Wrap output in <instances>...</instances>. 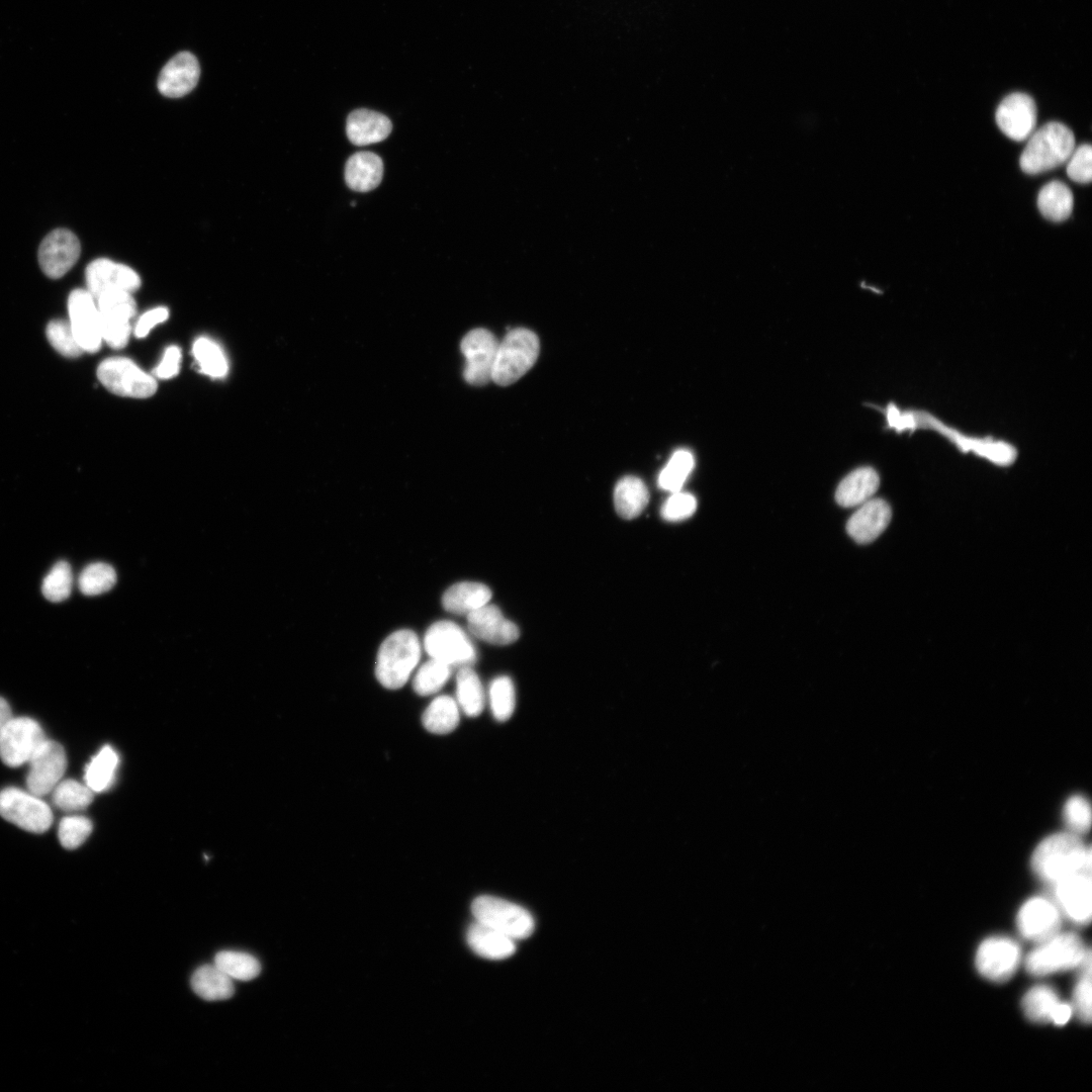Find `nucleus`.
Here are the masks:
<instances>
[{"instance_id": "36", "label": "nucleus", "mask_w": 1092, "mask_h": 1092, "mask_svg": "<svg viewBox=\"0 0 1092 1092\" xmlns=\"http://www.w3.org/2000/svg\"><path fill=\"white\" fill-rule=\"evenodd\" d=\"M213 964L232 980L250 981L261 971L259 961L250 953L222 950L215 954Z\"/></svg>"}, {"instance_id": "25", "label": "nucleus", "mask_w": 1092, "mask_h": 1092, "mask_svg": "<svg viewBox=\"0 0 1092 1092\" xmlns=\"http://www.w3.org/2000/svg\"><path fill=\"white\" fill-rule=\"evenodd\" d=\"M880 485V477L872 467H859L847 474L838 484L835 499L844 508H852L873 498Z\"/></svg>"}, {"instance_id": "19", "label": "nucleus", "mask_w": 1092, "mask_h": 1092, "mask_svg": "<svg viewBox=\"0 0 1092 1092\" xmlns=\"http://www.w3.org/2000/svg\"><path fill=\"white\" fill-rule=\"evenodd\" d=\"M996 122L1009 139L1020 142L1029 138L1036 124V105L1027 94L1007 95L998 105Z\"/></svg>"}, {"instance_id": "49", "label": "nucleus", "mask_w": 1092, "mask_h": 1092, "mask_svg": "<svg viewBox=\"0 0 1092 1092\" xmlns=\"http://www.w3.org/2000/svg\"><path fill=\"white\" fill-rule=\"evenodd\" d=\"M1067 174L1071 180L1086 184L1092 178V148L1089 144L1075 148L1068 159Z\"/></svg>"}, {"instance_id": "30", "label": "nucleus", "mask_w": 1092, "mask_h": 1092, "mask_svg": "<svg viewBox=\"0 0 1092 1092\" xmlns=\"http://www.w3.org/2000/svg\"><path fill=\"white\" fill-rule=\"evenodd\" d=\"M193 991L207 1001L225 1000L234 995V980L214 964L199 967L191 977Z\"/></svg>"}, {"instance_id": "51", "label": "nucleus", "mask_w": 1092, "mask_h": 1092, "mask_svg": "<svg viewBox=\"0 0 1092 1092\" xmlns=\"http://www.w3.org/2000/svg\"><path fill=\"white\" fill-rule=\"evenodd\" d=\"M181 357L182 355L179 347H168L162 361L155 369V374L161 379H169L176 376L179 372Z\"/></svg>"}, {"instance_id": "11", "label": "nucleus", "mask_w": 1092, "mask_h": 1092, "mask_svg": "<svg viewBox=\"0 0 1092 1092\" xmlns=\"http://www.w3.org/2000/svg\"><path fill=\"white\" fill-rule=\"evenodd\" d=\"M41 726L28 717H12L0 733V758L10 767L27 763L46 740Z\"/></svg>"}, {"instance_id": "31", "label": "nucleus", "mask_w": 1092, "mask_h": 1092, "mask_svg": "<svg viewBox=\"0 0 1092 1092\" xmlns=\"http://www.w3.org/2000/svg\"><path fill=\"white\" fill-rule=\"evenodd\" d=\"M649 492L645 483L636 476L621 478L614 490V504L617 513L624 519H634L645 509Z\"/></svg>"}, {"instance_id": "22", "label": "nucleus", "mask_w": 1092, "mask_h": 1092, "mask_svg": "<svg viewBox=\"0 0 1092 1092\" xmlns=\"http://www.w3.org/2000/svg\"><path fill=\"white\" fill-rule=\"evenodd\" d=\"M467 623L474 637L490 644L508 645L520 635L519 628L494 605L486 604L468 614Z\"/></svg>"}, {"instance_id": "10", "label": "nucleus", "mask_w": 1092, "mask_h": 1092, "mask_svg": "<svg viewBox=\"0 0 1092 1092\" xmlns=\"http://www.w3.org/2000/svg\"><path fill=\"white\" fill-rule=\"evenodd\" d=\"M0 815L33 833L47 831L53 823V812L40 797L13 787L0 791Z\"/></svg>"}, {"instance_id": "40", "label": "nucleus", "mask_w": 1092, "mask_h": 1092, "mask_svg": "<svg viewBox=\"0 0 1092 1092\" xmlns=\"http://www.w3.org/2000/svg\"><path fill=\"white\" fill-rule=\"evenodd\" d=\"M53 803L64 811H77L88 807L94 792L86 785L75 780L61 781L52 791Z\"/></svg>"}, {"instance_id": "28", "label": "nucleus", "mask_w": 1092, "mask_h": 1092, "mask_svg": "<svg viewBox=\"0 0 1092 1092\" xmlns=\"http://www.w3.org/2000/svg\"><path fill=\"white\" fill-rule=\"evenodd\" d=\"M490 588L480 582L462 581L451 585L442 597L444 610L456 615H468L488 604Z\"/></svg>"}, {"instance_id": "34", "label": "nucleus", "mask_w": 1092, "mask_h": 1092, "mask_svg": "<svg viewBox=\"0 0 1092 1092\" xmlns=\"http://www.w3.org/2000/svg\"><path fill=\"white\" fill-rule=\"evenodd\" d=\"M460 708L450 696L436 697L424 711V727L434 734H448L459 724Z\"/></svg>"}, {"instance_id": "13", "label": "nucleus", "mask_w": 1092, "mask_h": 1092, "mask_svg": "<svg viewBox=\"0 0 1092 1092\" xmlns=\"http://www.w3.org/2000/svg\"><path fill=\"white\" fill-rule=\"evenodd\" d=\"M1021 960L1019 944L1007 936L985 939L976 952L978 972L993 982H1004L1016 972Z\"/></svg>"}, {"instance_id": "23", "label": "nucleus", "mask_w": 1092, "mask_h": 1092, "mask_svg": "<svg viewBox=\"0 0 1092 1092\" xmlns=\"http://www.w3.org/2000/svg\"><path fill=\"white\" fill-rule=\"evenodd\" d=\"M892 512L882 498H871L858 506L846 524L848 535L857 543H870L877 539L891 521Z\"/></svg>"}, {"instance_id": "3", "label": "nucleus", "mask_w": 1092, "mask_h": 1092, "mask_svg": "<svg viewBox=\"0 0 1092 1092\" xmlns=\"http://www.w3.org/2000/svg\"><path fill=\"white\" fill-rule=\"evenodd\" d=\"M421 652V643L414 631L401 629L391 633L377 652V680L386 689H400L418 665Z\"/></svg>"}, {"instance_id": "32", "label": "nucleus", "mask_w": 1092, "mask_h": 1092, "mask_svg": "<svg viewBox=\"0 0 1092 1092\" xmlns=\"http://www.w3.org/2000/svg\"><path fill=\"white\" fill-rule=\"evenodd\" d=\"M1073 193L1063 182L1054 180L1041 187L1037 195L1040 213L1052 221L1067 219L1073 210Z\"/></svg>"}, {"instance_id": "44", "label": "nucleus", "mask_w": 1092, "mask_h": 1092, "mask_svg": "<svg viewBox=\"0 0 1092 1092\" xmlns=\"http://www.w3.org/2000/svg\"><path fill=\"white\" fill-rule=\"evenodd\" d=\"M73 586V573L70 564L61 560L54 564L44 576L41 584L43 597L50 602L59 603L69 598Z\"/></svg>"}, {"instance_id": "5", "label": "nucleus", "mask_w": 1092, "mask_h": 1092, "mask_svg": "<svg viewBox=\"0 0 1092 1092\" xmlns=\"http://www.w3.org/2000/svg\"><path fill=\"white\" fill-rule=\"evenodd\" d=\"M539 350L534 332L525 328L510 330L498 343L491 380L502 386L516 382L533 367Z\"/></svg>"}, {"instance_id": "53", "label": "nucleus", "mask_w": 1092, "mask_h": 1092, "mask_svg": "<svg viewBox=\"0 0 1092 1092\" xmlns=\"http://www.w3.org/2000/svg\"><path fill=\"white\" fill-rule=\"evenodd\" d=\"M1072 1014H1073L1072 1005L1069 1004V1003L1060 1001V1003L1057 1005V1007L1055 1008V1010L1053 1012L1051 1021H1053L1056 1025H1064L1069 1021Z\"/></svg>"}, {"instance_id": "26", "label": "nucleus", "mask_w": 1092, "mask_h": 1092, "mask_svg": "<svg viewBox=\"0 0 1092 1092\" xmlns=\"http://www.w3.org/2000/svg\"><path fill=\"white\" fill-rule=\"evenodd\" d=\"M383 175V163L371 152L353 154L345 166V180L349 188L368 192L378 186Z\"/></svg>"}, {"instance_id": "9", "label": "nucleus", "mask_w": 1092, "mask_h": 1092, "mask_svg": "<svg viewBox=\"0 0 1092 1092\" xmlns=\"http://www.w3.org/2000/svg\"><path fill=\"white\" fill-rule=\"evenodd\" d=\"M99 381L114 394L146 398L157 390V381L125 357H110L97 368Z\"/></svg>"}, {"instance_id": "41", "label": "nucleus", "mask_w": 1092, "mask_h": 1092, "mask_svg": "<svg viewBox=\"0 0 1092 1092\" xmlns=\"http://www.w3.org/2000/svg\"><path fill=\"white\" fill-rule=\"evenodd\" d=\"M694 465L695 459L690 451L686 449L675 451L659 473V486L670 492L680 490Z\"/></svg>"}, {"instance_id": "8", "label": "nucleus", "mask_w": 1092, "mask_h": 1092, "mask_svg": "<svg viewBox=\"0 0 1092 1092\" xmlns=\"http://www.w3.org/2000/svg\"><path fill=\"white\" fill-rule=\"evenodd\" d=\"M102 339L113 349L126 346L131 332V320L135 314V301L131 292L110 289L97 298Z\"/></svg>"}, {"instance_id": "2", "label": "nucleus", "mask_w": 1092, "mask_h": 1092, "mask_svg": "<svg viewBox=\"0 0 1092 1092\" xmlns=\"http://www.w3.org/2000/svg\"><path fill=\"white\" fill-rule=\"evenodd\" d=\"M1075 148L1072 130L1061 122L1050 121L1029 135L1020 167L1029 175L1053 170L1066 163Z\"/></svg>"}, {"instance_id": "37", "label": "nucleus", "mask_w": 1092, "mask_h": 1092, "mask_svg": "<svg viewBox=\"0 0 1092 1092\" xmlns=\"http://www.w3.org/2000/svg\"><path fill=\"white\" fill-rule=\"evenodd\" d=\"M1060 1003L1057 992L1044 985L1029 989L1022 998L1021 1006L1026 1017L1034 1022L1051 1021L1053 1012Z\"/></svg>"}, {"instance_id": "24", "label": "nucleus", "mask_w": 1092, "mask_h": 1092, "mask_svg": "<svg viewBox=\"0 0 1092 1092\" xmlns=\"http://www.w3.org/2000/svg\"><path fill=\"white\" fill-rule=\"evenodd\" d=\"M391 129L389 118L377 111L360 108L352 111L347 118L346 132L356 146L379 143L389 135Z\"/></svg>"}, {"instance_id": "17", "label": "nucleus", "mask_w": 1092, "mask_h": 1092, "mask_svg": "<svg viewBox=\"0 0 1092 1092\" xmlns=\"http://www.w3.org/2000/svg\"><path fill=\"white\" fill-rule=\"evenodd\" d=\"M81 246L74 233L57 229L42 240L38 249V263L50 278L64 276L77 262Z\"/></svg>"}, {"instance_id": "43", "label": "nucleus", "mask_w": 1092, "mask_h": 1092, "mask_svg": "<svg viewBox=\"0 0 1092 1092\" xmlns=\"http://www.w3.org/2000/svg\"><path fill=\"white\" fill-rule=\"evenodd\" d=\"M490 711L499 722L510 719L516 707V692L512 679L500 675L492 679L488 689Z\"/></svg>"}, {"instance_id": "47", "label": "nucleus", "mask_w": 1092, "mask_h": 1092, "mask_svg": "<svg viewBox=\"0 0 1092 1092\" xmlns=\"http://www.w3.org/2000/svg\"><path fill=\"white\" fill-rule=\"evenodd\" d=\"M1081 974L1074 987L1072 1008L1080 1020L1091 1021V958L1080 968Z\"/></svg>"}, {"instance_id": "18", "label": "nucleus", "mask_w": 1092, "mask_h": 1092, "mask_svg": "<svg viewBox=\"0 0 1092 1092\" xmlns=\"http://www.w3.org/2000/svg\"><path fill=\"white\" fill-rule=\"evenodd\" d=\"M1053 886L1055 902L1062 914L1076 924H1088L1092 914L1091 874H1075Z\"/></svg>"}, {"instance_id": "16", "label": "nucleus", "mask_w": 1092, "mask_h": 1092, "mask_svg": "<svg viewBox=\"0 0 1092 1092\" xmlns=\"http://www.w3.org/2000/svg\"><path fill=\"white\" fill-rule=\"evenodd\" d=\"M1061 916L1062 912L1055 900L1035 896L1020 907L1016 924L1024 938L1040 942L1059 932Z\"/></svg>"}, {"instance_id": "20", "label": "nucleus", "mask_w": 1092, "mask_h": 1092, "mask_svg": "<svg viewBox=\"0 0 1092 1092\" xmlns=\"http://www.w3.org/2000/svg\"><path fill=\"white\" fill-rule=\"evenodd\" d=\"M85 279L87 290L95 299L106 290L121 289L132 293L141 286V278L132 268L105 258L96 259L87 266Z\"/></svg>"}, {"instance_id": "52", "label": "nucleus", "mask_w": 1092, "mask_h": 1092, "mask_svg": "<svg viewBox=\"0 0 1092 1092\" xmlns=\"http://www.w3.org/2000/svg\"><path fill=\"white\" fill-rule=\"evenodd\" d=\"M168 317L169 310L164 306L148 310L139 318L134 327L135 337L145 338L155 326L164 323Z\"/></svg>"}, {"instance_id": "39", "label": "nucleus", "mask_w": 1092, "mask_h": 1092, "mask_svg": "<svg viewBox=\"0 0 1092 1092\" xmlns=\"http://www.w3.org/2000/svg\"><path fill=\"white\" fill-rule=\"evenodd\" d=\"M451 673L450 665L431 658L417 670L413 678L414 691L420 696L434 695L445 686Z\"/></svg>"}, {"instance_id": "21", "label": "nucleus", "mask_w": 1092, "mask_h": 1092, "mask_svg": "<svg viewBox=\"0 0 1092 1092\" xmlns=\"http://www.w3.org/2000/svg\"><path fill=\"white\" fill-rule=\"evenodd\" d=\"M199 76L200 66L196 57L190 52H180L161 70L157 87L166 97H182L195 88Z\"/></svg>"}, {"instance_id": "14", "label": "nucleus", "mask_w": 1092, "mask_h": 1092, "mask_svg": "<svg viewBox=\"0 0 1092 1092\" xmlns=\"http://www.w3.org/2000/svg\"><path fill=\"white\" fill-rule=\"evenodd\" d=\"M27 763V790L42 797L52 793L62 781L67 767V756L60 743L46 739Z\"/></svg>"}, {"instance_id": "12", "label": "nucleus", "mask_w": 1092, "mask_h": 1092, "mask_svg": "<svg viewBox=\"0 0 1092 1092\" xmlns=\"http://www.w3.org/2000/svg\"><path fill=\"white\" fill-rule=\"evenodd\" d=\"M498 341L488 330L478 328L468 332L460 348L465 357L463 377L467 383L482 386L491 380Z\"/></svg>"}, {"instance_id": "15", "label": "nucleus", "mask_w": 1092, "mask_h": 1092, "mask_svg": "<svg viewBox=\"0 0 1092 1092\" xmlns=\"http://www.w3.org/2000/svg\"><path fill=\"white\" fill-rule=\"evenodd\" d=\"M68 311L73 334L84 352L95 353L102 344L96 299L87 289H75L68 297Z\"/></svg>"}, {"instance_id": "7", "label": "nucleus", "mask_w": 1092, "mask_h": 1092, "mask_svg": "<svg viewBox=\"0 0 1092 1092\" xmlns=\"http://www.w3.org/2000/svg\"><path fill=\"white\" fill-rule=\"evenodd\" d=\"M471 911L476 921L514 940L527 938L534 930L531 914L523 907L502 898L479 896L472 902Z\"/></svg>"}, {"instance_id": "33", "label": "nucleus", "mask_w": 1092, "mask_h": 1092, "mask_svg": "<svg viewBox=\"0 0 1092 1092\" xmlns=\"http://www.w3.org/2000/svg\"><path fill=\"white\" fill-rule=\"evenodd\" d=\"M456 702L469 717L478 716L485 704L482 684L472 666H462L456 674Z\"/></svg>"}, {"instance_id": "38", "label": "nucleus", "mask_w": 1092, "mask_h": 1092, "mask_svg": "<svg viewBox=\"0 0 1092 1092\" xmlns=\"http://www.w3.org/2000/svg\"><path fill=\"white\" fill-rule=\"evenodd\" d=\"M192 354L200 372L213 378L226 375L228 360L220 347L212 340L205 337L198 338L193 344Z\"/></svg>"}, {"instance_id": "1", "label": "nucleus", "mask_w": 1092, "mask_h": 1092, "mask_svg": "<svg viewBox=\"0 0 1092 1092\" xmlns=\"http://www.w3.org/2000/svg\"><path fill=\"white\" fill-rule=\"evenodd\" d=\"M1091 849L1076 833H1055L1041 840L1031 856V868L1043 882L1055 885L1075 874H1091Z\"/></svg>"}, {"instance_id": "45", "label": "nucleus", "mask_w": 1092, "mask_h": 1092, "mask_svg": "<svg viewBox=\"0 0 1092 1092\" xmlns=\"http://www.w3.org/2000/svg\"><path fill=\"white\" fill-rule=\"evenodd\" d=\"M46 333L50 344L62 356L77 358L84 352L73 334L69 321L54 320L50 322Z\"/></svg>"}, {"instance_id": "42", "label": "nucleus", "mask_w": 1092, "mask_h": 1092, "mask_svg": "<svg viewBox=\"0 0 1092 1092\" xmlns=\"http://www.w3.org/2000/svg\"><path fill=\"white\" fill-rule=\"evenodd\" d=\"M116 582L114 568L104 562L87 565L79 574L78 587L86 596H98L108 592Z\"/></svg>"}, {"instance_id": "29", "label": "nucleus", "mask_w": 1092, "mask_h": 1092, "mask_svg": "<svg viewBox=\"0 0 1092 1092\" xmlns=\"http://www.w3.org/2000/svg\"><path fill=\"white\" fill-rule=\"evenodd\" d=\"M924 421H926V423L928 424H931L934 429H937L944 435H946L957 444V446H959L964 451H975L977 454H980L988 458L992 462L1003 466L1011 464L1015 459L1016 452L1013 447L1008 444L1002 442H990L987 440L966 438L956 433L954 431L947 429L946 427L942 426L940 423L930 417H928L927 420Z\"/></svg>"}, {"instance_id": "4", "label": "nucleus", "mask_w": 1092, "mask_h": 1092, "mask_svg": "<svg viewBox=\"0 0 1092 1092\" xmlns=\"http://www.w3.org/2000/svg\"><path fill=\"white\" fill-rule=\"evenodd\" d=\"M1037 943L1025 960V968L1032 976L1079 969L1091 958L1090 949L1075 933L1058 932Z\"/></svg>"}, {"instance_id": "54", "label": "nucleus", "mask_w": 1092, "mask_h": 1092, "mask_svg": "<svg viewBox=\"0 0 1092 1092\" xmlns=\"http://www.w3.org/2000/svg\"><path fill=\"white\" fill-rule=\"evenodd\" d=\"M12 717L13 716L9 704L5 699L0 697V733Z\"/></svg>"}, {"instance_id": "46", "label": "nucleus", "mask_w": 1092, "mask_h": 1092, "mask_svg": "<svg viewBox=\"0 0 1092 1092\" xmlns=\"http://www.w3.org/2000/svg\"><path fill=\"white\" fill-rule=\"evenodd\" d=\"M92 828L91 820L85 816L64 817L59 824V840L63 847L75 849L88 838Z\"/></svg>"}, {"instance_id": "6", "label": "nucleus", "mask_w": 1092, "mask_h": 1092, "mask_svg": "<svg viewBox=\"0 0 1092 1092\" xmlns=\"http://www.w3.org/2000/svg\"><path fill=\"white\" fill-rule=\"evenodd\" d=\"M424 648L431 658L453 667L472 666L476 650L466 632L456 623L441 620L433 623L424 636Z\"/></svg>"}, {"instance_id": "50", "label": "nucleus", "mask_w": 1092, "mask_h": 1092, "mask_svg": "<svg viewBox=\"0 0 1092 1092\" xmlns=\"http://www.w3.org/2000/svg\"><path fill=\"white\" fill-rule=\"evenodd\" d=\"M697 509L696 497L680 490L672 492L661 509V516L669 522H678L690 518Z\"/></svg>"}, {"instance_id": "48", "label": "nucleus", "mask_w": 1092, "mask_h": 1092, "mask_svg": "<svg viewBox=\"0 0 1092 1092\" xmlns=\"http://www.w3.org/2000/svg\"><path fill=\"white\" fill-rule=\"evenodd\" d=\"M1063 816L1073 833H1083L1090 828V804L1083 796L1075 795L1069 798L1064 806Z\"/></svg>"}, {"instance_id": "35", "label": "nucleus", "mask_w": 1092, "mask_h": 1092, "mask_svg": "<svg viewBox=\"0 0 1092 1092\" xmlns=\"http://www.w3.org/2000/svg\"><path fill=\"white\" fill-rule=\"evenodd\" d=\"M118 762L115 750L109 745L103 746L86 765L85 784L94 793L107 790L113 784Z\"/></svg>"}, {"instance_id": "27", "label": "nucleus", "mask_w": 1092, "mask_h": 1092, "mask_svg": "<svg viewBox=\"0 0 1092 1092\" xmlns=\"http://www.w3.org/2000/svg\"><path fill=\"white\" fill-rule=\"evenodd\" d=\"M467 942L475 953L489 960L509 958L516 950L514 939L478 921L468 927Z\"/></svg>"}]
</instances>
